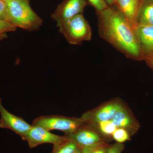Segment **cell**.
<instances>
[{"mask_svg":"<svg viewBox=\"0 0 153 153\" xmlns=\"http://www.w3.org/2000/svg\"><path fill=\"white\" fill-rule=\"evenodd\" d=\"M99 15V33L102 38L128 58L144 59L135 30L120 11L108 7Z\"/></svg>","mask_w":153,"mask_h":153,"instance_id":"1","label":"cell"},{"mask_svg":"<svg viewBox=\"0 0 153 153\" xmlns=\"http://www.w3.org/2000/svg\"><path fill=\"white\" fill-rule=\"evenodd\" d=\"M7 9L8 22L16 28L28 31L38 30L43 20L31 8L27 0H4Z\"/></svg>","mask_w":153,"mask_h":153,"instance_id":"2","label":"cell"},{"mask_svg":"<svg viewBox=\"0 0 153 153\" xmlns=\"http://www.w3.org/2000/svg\"><path fill=\"white\" fill-rule=\"evenodd\" d=\"M69 44L79 45L89 41L92 37V30L82 14L67 20L57 26Z\"/></svg>","mask_w":153,"mask_h":153,"instance_id":"3","label":"cell"},{"mask_svg":"<svg viewBox=\"0 0 153 153\" xmlns=\"http://www.w3.org/2000/svg\"><path fill=\"white\" fill-rule=\"evenodd\" d=\"M85 123L81 117H68L58 115L41 116L33 120L32 125L49 131L59 130L65 134L72 133Z\"/></svg>","mask_w":153,"mask_h":153,"instance_id":"4","label":"cell"},{"mask_svg":"<svg viewBox=\"0 0 153 153\" xmlns=\"http://www.w3.org/2000/svg\"><path fill=\"white\" fill-rule=\"evenodd\" d=\"M123 105L119 100H114L84 112L80 117L85 123L88 124L111 120L116 113Z\"/></svg>","mask_w":153,"mask_h":153,"instance_id":"5","label":"cell"},{"mask_svg":"<svg viewBox=\"0 0 153 153\" xmlns=\"http://www.w3.org/2000/svg\"><path fill=\"white\" fill-rule=\"evenodd\" d=\"M64 136L73 140L81 149L104 142L102 136L98 131L92 126L85 123L76 131Z\"/></svg>","mask_w":153,"mask_h":153,"instance_id":"6","label":"cell"},{"mask_svg":"<svg viewBox=\"0 0 153 153\" xmlns=\"http://www.w3.org/2000/svg\"><path fill=\"white\" fill-rule=\"evenodd\" d=\"M50 131L43 128L33 126L27 133L22 138L28 143L31 149L43 144H52L54 146L63 143L67 140L65 136L57 135Z\"/></svg>","mask_w":153,"mask_h":153,"instance_id":"7","label":"cell"},{"mask_svg":"<svg viewBox=\"0 0 153 153\" xmlns=\"http://www.w3.org/2000/svg\"><path fill=\"white\" fill-rule=\"evenodd\" d=\"M87 4L85 0H65L57 7L51 18L60 25L67 20L82 14Z\"/></svg>","mask_w":153,"mask_h":153,"instance_id":"8","label":"cell"},{"mask_svg":"<svg viewBox=\"0 0 153 153\" xmlns=\"http://www.w3.org/2000/svg\"><path fill=\"white\" fill-rule=\"evenodd\" d=\"M0 128L8 129L22 138L33 127L22 118L9 112L5 108L0 98Z\"/></svg>","mask_w":153,"mask_h":153,"instance_id":"9","label":"cell"},{"mask_svg":"<svg viewBox=\"0 0 153 153\" xmlns=\"http://www.w3.org/2000/svg\"><path fill=\"white\" fill-rule=\"evenodd\" d=\"M111 121L117 128L124 129L131 136L140 129L139 123L125 105L116 113Z\"/></svg>","mask_w":153,"mask_h":153,"instance_id":"10","label":"cell"},{"mask_svg":"<svg viewBox=\"0 0 153 153\" xmlns=\"http://www.w3.org/2000/svg\"><path fill=\"white\" fill-rule=\"evenodd\" d=\"M144 59L153 55V26L138 25L135 29Z\"/></svg>","mask_w":153,"mask_h":153,"instance_id":"11","label":"cell"},{"mask_svg":"<svg viewBox=\"0 0 153 153\" xmlns=\"http://www.w3.org/2000/svg\"><path fill=\"white\" fill-rule=\"evenodd\" d=\"M114 4L134 29L138 25L137 16L140 5L139 0H115Z\"/></svg>","mask_w":153,"mask_h":153,"instance_id":"12","label":"cell"},{"mask_svg":"<svg viewBox=\"0 0 153 153\" xmlns=\"http://www.w3.org/2000/svg\"><path fill=\"white\" fill-rule=\"evenodd\" d=\"M137 23L138 25L153 26V3L145 1L140 6Z\"/></svg>","mask_w":153,"mask_h":153,"instance_id":"13","label":"cell"},{"mask_svg":"<svg viewBox=\"0 0 153 153\" xmlns=\"http://www.w3.org/2000/svg\"><path fill=\"white\" fill-rule=\"evenodd\" d=\"M81 149L72 140L67 138L63 143L54 145L52 153H81Z\"/></svg>","mask_w":153,"mask_h":153,"instance_id":"14","label":"cell"},{"mask_svg":"<svg viewBox=\"0 0 153 153\" xmlns=\"http://www.w3.org/2000/svg\"><path fill=\"white\" fill-rule=\"evenodd\" d=\"M89 125L95 128L102 136L104 137L112 136L113 134L117 128L111 120Z\"/></svg>","mask_w":153,"mask_h":153,"instance_id":"15","label":"cell"},{"mask_svg":"<svg viewBox=\"0 0 153 153\" xmlns=\"http://www.w3.org/2000/svg\"><path fill=\"white\" fill-rule=\"evenodd\" d=\"M109 146L104 142L94 146L83 148L81 149V153H107Z\"/></svg>","mask_w":153,"mask_h":153,"instance_id":"16","label":"cell"},{"mask_svg":"<svg viewBox=\"0 0 153 153\" xmlns=\"http://www.w3.org/2000/svg\"><path fill=\"white\" fill-rule=\"evenodd\" d=\"M131 136L130 134L124 129L117 128L111 137L117 143H123L129 140Z\"/></svg>","mask_w":153,"mask_h":153,"instance_id":"17","label":"cell"},{"mask_svg":"<svg viewBox=\"0 0 153 153\" xmlns=\"http://www.w3.org/2000/svg\"><path fill=\"white\" fill-rule=\"evenodd\" d=\"M89 3L98 11L99 13L108 7L105 0H88Z\"/></svg>","mask_w":153,"mask_h":153,"instance_id":"18","label":"cell"},{"mask_svg":"<svg viewBox=\"0 0 153 153\" xmlns=\"http://www.w3.org/2000/svg\"><path fill=\"white\" fill-rule=\"evenodd\" d=\"M16 29V28L9 22L0 20V34H6L8 32H13Z\"/></svg>","mask_w":153,"mask_h":153,"instance_id":"19","label":"cell"},{"mask_svg":"<svg viewBox=\"0 0 153 153\" xmlns=\"http://www.w3.org/2000/svg\"><path fill=\"white\" fill-rule=\"evenodd\" d=\"M0 20L7 22L8 20L7 9L4 0H0Z\"/></svg>","mask_w":153,"mask_h":153,"instance_id":"20","label":"cell"},{"mask_svg":"<svg viewBox=\"0 0 153 153\" xmlns=\"http://www.w3.org/2000/svg\"><path fill=\"white\" fill-rule=\"evenodd\" d=\"M124 145L123 143H117L109 146L107 153H122L123 150Z\"/></svg>","mask_w":153,"mask_h":153,"instance_id":"21","label":"cell"},{"mask_svg":"<svg viewBox=\"0 0 153 153\" xmlns=\"http://www.w3.org/2000/svg\"><path fill=\"white\" fill-rule=\"evenodd\" d=\"M145 60L148 66L153 70V55L145 58Z\"/></svg>","mask_w":153,"mask_h":153,"instance_id":"22","label":"cell"},{"mask_svg":"<svg viewBox=\"0 0 153 153\" xmlns=\"http://www.w3.org/2000/svg\"><path fill=\"white\" fill-rule=\"evenodd\" d=\"M105 1L107 4L111 5L114 4L115 1V0H105Z\"/></svg>","mask_w":153,"mask_h":153,"instance_id":"23","label":"cell"},{"mask_svg":"<svg viewBox=\"0 0 153 153\" xmlns=\"http://www.w3.org/2000/svg\"><path fill=\"white\" fill-rule=\"evenodd\" d=\"M7 37L6 34H0V41L3 40Z\"/></svg>","mask_w":153,"mask_h":153,"instance_id":"24","label":"cell"},{"mask_svg":"<svg viewBox=\"0 0 153 153\" xmlns=\"http://www.w3.org/2000/svg\"><path fill=\"white\" fill-rule=\"evenodd\" d=\"M144 1L147 2L153 3V0H144Z\"/></svg>","mask_w":153,"mask_h":153,"instance_id":"25","label":"cell"},{"mask_svg":"<svg viewBox=\"0 0 153 153\" xmlns=\"http://www.w3.org/2000/svg\"><path fill=\"white\" fill-rule=\"evenodd\" d=\"M27 1H30V0H27Z\"/></svg>","mask_w":153,"mask_h":153,"instance_id":"26","label":"cell"},{"mask_svg":"<svg viewBox=\"0 0 153 153\" xmlns=\"http://www.w3.org/2000/svg\"><path fill=\"white\" fill-rule=\"evenodd\" d=\"M139 1H140V0H139Z\"/></svg>","mask_w":153,"mask_h":153,"instance_id":"27","label":"cell"}]
</instances>
